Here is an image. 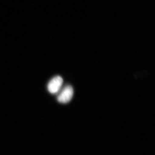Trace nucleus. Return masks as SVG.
I'll return each instance as SVG.
<instances>
[{"label": "nucleus", "instance_id": "obj_1", "mask_svg": "<svg viewBox=\"0 0 155 155\" xmlns=\"http://www.w3.org/2000/svg\"><path fill=\"white\" fill-rule=\"evenodd\" d=\"M73 94V87L71 85H67L60 91L57 97V100L62 104H67L72 100Z\"/></svg>", "mask_w": 155, "mask_h": 155}, {"label": "nucleus", "instance_id": "obj_2", "mask_svg": "<svg viewBox=\"0 0 155 155\" xmlns=\"http://www.w3.org/2000/svg\"><path fill=\"white\" fill-rule=\"evenodd\" d=\"M63 78L60 76H56L50 81L48 85V89L50 93L55 94L60 91L63 85Z\"/></svg>", "mask_w": 155, "mask_h": 155}]
</instances>
